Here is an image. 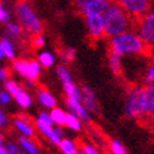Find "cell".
Wrapping results in <instances>:
<instances>
[{
	"mask_svg": "<svg viewBox=\"0 0 154 154\" xmlns=\"http://www.w3.org/2000/svg\"><path fill=\"white\" fill-rule=\"evenodd\" d=\"M50 117L54 123H57L58 125H65L66 123V113L64 110L59 109V108H54L50 113Z\"/></svg>",
	"mask_w": 154,
	"mask_h": 154,
	"instance_id": "14",
	"label": "cell"
},
{
	"mask_svg": "<svg viewBox=\"0 0 154 154\" xmlns=\"http://www.w3.org/2000/svg\"><path fill=\"white\" fill-rule=\"evenodd\" d=\"M109 66L114 74H120L122 65H120V55L117 53L112 51L109 55Z\"/></svg>",
	"mask_w": 154,
	"mask_h": 154,
	"instance_id": "15",
	"label": "cell"
},
{
	"mask_svg": "<svg viewBox=\"0 0 154 154\" xmlns=\"http://www.w3.org/2000/svg\"><path fill=\"white\" fill-rule=\"evenodd\" d=\"M15 127H17V128L20 130V132H21L23 134H24V135H26V137H32V135L34 134L33 128L30 127L25 120H23L21 118L15 119Z\"/></svg>",
	"mask_w": 154,
	"mask_h": 154,
	"instance_id": "17",
	"label": "cell"
},
{
	"mask_svg": "<svg viewBox=\"0 0 154 154\" xmlns=\"http://www.w3.org/2000/svg\"><path fill=\"white\" fill-rule=\"evenodd\" d=\"M14 98H15V100L18 102V104L23 108H28V106H30V104H32V98H30V95L26 94L24 90H21L20 93H18Z\"/></svg>",
	"mask_w": 154,
	"mask_h": 154,
	"instance_id": "20",
	"label": "cell"
},
{
	"mask_svg": "<svg viewBox=\"0 0 154 154\" xmlns=\"http://www.w3.org/2000/svg\"><path fill=\"white\" fill-rule=\"evenodd\" d=\"M148 98L144 88H133L128 91L124 112L130 119H140L148 114Z\"/></svg>",
	"mask_w": 154,
	"mask_h": 154,
	"instance_id": "2",
	"label": "cell"
},
{
	"mask_svg": "<svg viewBox=\"0 0 154 154\" xmlns=\"http://www.w3.org/2000/svg\"><path fill=\"white\" fill-rule=\"evenodd\" d=\"M57 70H58V75H59L60 80H63V83H65V82H72L70 74H69V72L66 70L64 66H58Z\"/></svg>",
	"mask_w": 154,
	"mask_h": 154,
	"instance_id": "27",
	"label": "cell"
},
{
	"mask_svg": "<svg viewBox=\"0 0 154 154\" xmlns=\"http://www.w3.org/2000/svg\"><path fill=\"white\" fill-rule=\"evenodd\" d=\"M39 73H40V66L36 61H30L29 63V66H28V73H26V78L30 79L32 82H35L39 76Z\"/></svg>",
	"mask_w": 154,
	"mask_h": 154,
	"instance_id": "19",
	"label": "cell"
},
{
	"mask_svg": "<svg viewBox=\"0 0 154 154\" xmlns=\"http://www.w3.org/2000/svg\"><path fill=\"white\" fill-rule=\"evenodd\" d=\"M33 45H34V48H40L44 45V38L40 35V34H36L34 38H33Z\"/></svg>",
	"mask_w": 154,
	"mask_h": 154,
	"instance_id": "30",
	"label": "cell"
},
{
	"mask_svg": "<svg viewBox=\"0 0 154 154\" xmlns=\"http://www.w3.org/2000/svg\"><path fill=\"white\" fill-rule=\"evenodd\" d=\"M109 4H110L109 0H93V2L88 3L87 5H84L83 8H80V9L85 15H89V14H103Z\"/></svg>",
	"mask_w": 154,
	"mask_h": 154,
	"instance_id": "11",
	"label": "cell"
},
{
	"mask_svg": "<svg viewBox=\"0 0 154 154\" xmlns=\"http://www.w3.org/2000/svg\"><path fill=\"white\" fill-rule=\"evenodd\" d=\"M39 60H40V64H43L44 66L49 68V66H51L53 63H54V57L51 55L50 53L44 51V53H42L40 55H39Z\"/></svg>",
	"mask_w": 154,
	"mask_h": 154,
	"instance_id": "26",
	"label": "cell"
},
{
	"mask_svg": "<svg viewBox=\"0 0 154 154\" xmlns=\"http://www.w3.org/2000/svg\"><path fill=\"white\" fill-rule=\"evenodd\" d=\"M102 17L104 20V33L106 35H119L124 33L129 25L127 14L115 3H110L108 5L105 11L102 14Z\"/></svg>",
	"mask_w": 154,
	"mask_h": 154,
	"instance_id": "1",
	"label": "cell"
},
{
	"mask_svg": "<svg viewBox=\"0 0 154 154\" xmlns=\"http://www.w3.org/2000/svg\"><path fill=\"white\" fill-rule=\"evenodd\" d=\"M0 49L3 50L4 55H6L9 59H13L14 58V48L11 43L8 40V39H3L2 42H0Z\"/></svg>",
	"mask_w": 154,
	"mask_h": 154,
	"instance_id": "22",
	"label": "cell"
},
{
	"mask_svg": "<svg viewBox=\"0 0 154 154\" xmlns=\"http://www.w3.org/2000/svg\"><path fill=\"white\" fill-rule=\"evenodd\" d=\"M63 84H64V89H65L68 98H73V99H76V100L82 102V91H80V89H78L74 85L73 82H65Z\"/></svg>",
	"mask_w": 154,
	"mask_h": 154,
	"instance_id": "12",
	"label": "cell"
},
{
	"mask_svg": "<svg viewBox=\"0 0 154 154\" xmlns=\"http://www.w3.org/2000/svg\"><path fill=\"white\" fill-rule=\"evenodd\" d=\"M66 106L69 108V110H70L74 115H76L79 119H83L85 122H89L90 120V115L87 110V108L82 105L79 100H76V99H73V98H68L66 99Z\"/></svg>",
	"mask_w": 154,
	"mask_h": 154,
	"instance_id": "9",
	"label": "cell"
},
{
	"mask_svg": "<svg viewBox=\"0 0 154 154\" xmlns=\"http://www.w3.org/2000/svg\"><path fill=\"white\" fill-rule=\"evenodd\" d=\"M19 144L21 145V148L24 150H26L29 154H39L36 145L33 142H30L28 138H25V137H20L19 138Z\"/></svg>",
	"mask_w": 154,
	"mask_h": 154,
	"instance_id": "18",
	"label": "cell"
},
{
	"mask_svg": "<svg viewBox=\"0 0 154 154\" xmlns=\"http://www.w3.org/2000/svg\"><path fill=\"white\" fill-rule=\"evenodd\" d=\"M145 42L139 35L133 33H122L115 35L112 42V51L119 55H129V54H140L145 48Z\"/></svg>",
	"mask_w": 154,
	"mask_h": 154,
	"instance_id": "3",
	"label": "cell"
},
{
	"mask_svg": "<svg viewBox=\"0 0 154 154\" xmlns=\"http://www.w3.org/2000/svg\"><path fill=\"white\" fill-rule=\"evenodd\" d=\"M5 88H6V90L9 91L11 95H14V97L23 90L19 84H18V83H15V82H13V80H6V83H5Z\"/></svg>",
	"mask_w": 154,
	"mask_h": 154,
	"instance_id": "25",
	"label": "cell"
},
{
	"mask_svg": "<svg viewBox=\"0 0 154 154\" xmlns=\"http://www.w3.org/2000/svg\"><path fill=\"white\" fill-rule=\"evenodd\" d=\"M0 20L2 21H8L9 20V13L4 9L2 5H0Z\"/></svg>",
	"mask_w": 154,
	"mask_h": 154,
	"instance_id": "35",
	"label": "cell"
},
{
	"mask_svg": "<svg viewBox=\"0 0 154 154\" xmlns=\"http://www.w3.org/2000/svg\"><path fill=\"white\" fill-rule=\"evenodd\" d=\"M3 142H4V137L0 134V145H3Z\"/></svg>",
	"mask_w": 154,
	"mask_h": 154,
	"instance_id": "42",
	"label": "cell"
},
{
	"mask_svg": "<svg viewBox=\"0 0 154 154\" xmlns=\"http://www.w3.org/2000/svg\"><path fill=\"white\" fill-rule=\"evenodd\" d=\"M0 119H2L3 122H5V123H6V118H5V115L2 113V110H0Z\"/></svg>",
	"mask_w": 154,
	"mask_h": 154,
	"instance_id": "41",
	"label": "cell"
},
{
	"mask_svg": "<svg viewBox=\"0 0 154 154\" xmlns=\"http://www.w3.org/2000/svg\"><path fill=\"white\" fill-rule=\"evenodd\" d=\"M3 57H4V53H3V50H2V49H0V59H2Z\"/></svg>",
	"mask_w": 154,
	"mask_h": 154,
	"instance_id": "43",
	"label": "cell"
},
{
	"mask_svg": "<svg viewBox=\"0 0 154 154\" xmlns=\"http://www.w3.org/2000/svg\"><path fill=\"white\" fill-rule=\"evenodd\" d=\"M148 114H150L154 118V98L149 100V108H148Z\"/></svg>",
	"mask_w": 154,
	"mask_h": 154,
	"instance_id": "37",
	"label": "cell"
},
{
	"mask_svg": "<svg viewBox=\"0 0 154 154\" xmlns=\"http://www.w3.org/2000/svg\"><path fill=\"white\" fill-rule=\"evenodd\" d=\"M153 43H154V39H153Z\"/></svg>",
	"mask_w": 154,
	"mask_h": 154,
	"instance_id": "46",
	"label": "cell"
},
{
	"mask_svg": "<svg viewBox=\"0 0 154 154\" xmlns=\"http://www.w3.org/2000/svg\"><path fill=\"white\" fill-rule=\"evenodd\" d=\"M0 154H10L9 150H8L6 147H4V145H0Z\"/></svg>",
	"mask_w": 154,
	"mask_h": 154,
	"instance_id": "40",
	"label": "cell"
},
{
	"mask_svg": "<svg viewBox=\"0 0 154 154\" xmlns=\"http://www.w3.org/2000/svg\"><path fill=\"white\" fill-rule=\"evenodd\" d=\"M83 153L84 154H100L95 147H93V145H90V144L83 145Z\"/></svg>",
	"mask_w": 154,
	"mask_h": 154,
	"instance_id": "31",
	"label": "cell"
},
{
	"mask_svg": "<svg viewBox=\"0 0 154 154\" xmlns=\"http://www.w3.org/2000/svg\"><path fill=\"white\" fill-rule=\"evenodd\" d=\"M139 36L145 42L150 43L154 39V13L144 15L139 24Z\"/></svg>",
	"mask_w": 154,
	"mask_h": 154,
	"instance_id": "6",
	"label": "cell"
},
{
	"mask_svg": "<svg viewBox=\"0 0 154 154\" xmlns=\"http://www.w3.org/2000/svg\"><path fill=\"white\" fill-rule=\"evenodd\" d=\"M110 152L113 154H127V149L119 140H112L110 142Z\"/></svg>",
	"mask_w": 154,
	"mask_h": 154,
	"instance_id": "23",
	"label": "cell"
},
{
	"mask_svg": "<svg viewBox=\"0 0 154 154\" xmlns=\"http://www.w3.org/2000/svg\"><path fill=\"white\" fill-rule=\"evenodd\" d=\"M87 24L89 28V33L93 38H99L104 34V20L102 14L87 15Z\"/></svg>",
	"mask_w": 154,
	"mask_h": 154,
	"instance_id": "7",
	"label": "cell"
},
{
	"mask_svg": "<svg viewBox=\"0 0 154 154\" xmlns=\"http://www.w3.org/2000/svg\"><path fill=\"white\" fill-rule=\"evenodd\" d=\"M145 83L148 84H152V83H154V65L153 66H150L148 70H147V75H145Z\"/></svg>",
	"mask_w": 154,
	"mask_h": 154,
	"instance_id": "32",
	"label": "cell"
},
{
	"mask_svg": "<svg viewBox=\"0 0 154 154\" xmlns=\"http://www.w3.org/2000/svg\"><path fill=\"white\" fill-rule=\"evenodd\" d=\"M3 124H5V122H3V120H2V119H0V127H2V125H3Z\"/></svg>",
	"mask_w": 154,
	"mask_h": 154,
	"instance_id": "44",
	"label": "cell"
},
{
	"mask_svg": "<svg viewBox=\"0 0 154 154\" xmlns=\"http://www.w3.org/2000/svg\"><path fill=\"white\" fill-rule=\"evenodd\" d=\"M76 154H84L83 152H78V153H76Z\"/></svg>",
	"mask_w": 154,
	"mask_h": 154,
	"instance_id": "45",
	"label": "cell"
},
{
	"mask_svg": "<svg viewBox=\"0 0 154 154\" xmlns=\"http://www.w3.org/2000/svg\"><path fill=\"white\" fill-rule=\"evenodd\" d=\"M74 57H75V50H74L73 48H69V49L66 50V53H65V54H63V58H64V60H65V61L73 60V59H74Z\"/></svg>",
	"mask_w": 154,
	"mask_h": 154,
	"instance_id": "34",
	"label": "cell"
},
{
	"mask_svg": "<svg viewBox=\"0 0 154 154\" xmlns=\"http://www.w3.org/2000/svg\"><path fill=\"white\" fill-rule=\"evenodd\" d=\"M8 30H9V33L13 34V35H19V34H20V28H19L18 25L13 24V23L8 24Z\"/></svg>",
	"mask_w": 154,
	"mask_h": 154,
	"instance_id": "33",
	"label": "cell"
},
{
	"mask_svg": "<svg viewBox=\"0 0 154 154\" xmlns=\"http://www.w3.org/2000/svg\"><path fill=\"white\" fill-rule=\"evenodd\" d=\"M36 125L42 130V133L47 135L50 142L54 143L55 145H59L61 142V135H63V130L60 128H53V125H48L45 123L40 122V120H36Z\"/></svg>",
	"mask_w": 154,
	"mask_h": 154,
	"instance_id": "8",
	"label": "cell"
},
{
	"mask_svg": "<svg viewBox=\"0 0 154 154\" xmlns=\"http://www.w3.org/2000/svg\"><path fill=\"white\" fill-rule=\"evenodd\" d=\"M6 148H8V150H9V153L10 154H24L21 150H20V148L18 147L15 143H13V142H9L6 144Z\"/></svg>",
	"mask_w": 154,
	"mask_h": 154,
	"instance_id": "29",
	"label": "cell"
},
{
	"mask_svg": "<svg viewBox=\"0 0 154 154\" xmlns=\"http://www.w3.org/2000/svg\"><path fill=\"white\" fill-rule=\"evenodd\" d=\"M82 100L84 103V106L87 108V110L90 112H98V102L94 91L89 87H83L82 88Z\"/></svg>",
	"mask_w": 154,
	"mask_h": 154,
	"instance_id": "10",
	"label": "cell"
},
{
	"mask_svg": "<svg viewBox=\"0 0 154 154\" xmlns=\"http://www.w3.org/2000/svg\"><path fill=\"white\" fill-rule=\"evenodd\" d=\"M123 10L133 15H143L149 9V0H117Z\"/></svg>",
	"mask_w": 154,
	"mask_h": 154,
	"instance_id": "5",
	"label": "cell"
},
{
	"mask_svg": "<svg viewBox=\"0 0 154 154\" xmlns=\"http://www.w3.org/2000/svg\"><path fill=\"white\" fill-rule=\"evenodd\" d=\"M59 147H60L61 152H63V154H76L78 153L75 143L69 139H61Z\"/></svg>",
	"mask_w": 154,
	"mask_h": 154,
	"instance_id": "16",
	"label": "cell"
},
{
	"mask_svg": "<svg viewBox=\"0 0 154 154\" xmlns=\"http://www.w3.org/2000/svg\"><path fill=\"white\" fill-rule=\"evenodd\" d=\"M28 66H29V61H26V60H17V61H14L15 70H18L23 76H26Z\"/></svg>",
	"mask_w": 154,
	"mask_h": 154,
	"instance_id": "24",
	"label": "cell"
},
{
	"mask_svg": "<svg viewBox=\"0 0 154 154\" xmlns=\"http://www.w3.org/2000/svg\"><path fill=\"white\" fill-rule=\"evenodd\" d=\"M38 120H40V122L45 123V124H48V125H53V123H54L51 117H50V114L45 113V112H42L39 114V118H38Z\"/></svg>",
	"mask_w": 154,
	"mask_h": 154,
	"instance_id": "28",
	"label": "cell"
},
{
	"mask_svg": "<svg viewBox=\"0 0 154 154\" xmlns=\"http://www.w3.org/2000/svg\"><path fill=\"white\" fill-rule=\"evenodd\" d=\"M6 70L5 69H3V68H0V80H3V79H5L6 78Z\"/></svg>",
	"mask_w": 154,
	"mask_h": 154,
	"instance_id": "39",
	"label": "cell"
},
{
	"mask_svg": "<svg viewBox=\"0 0 154 154\" xmlns=\"http://www.w3.org/2000/svg\"><path fill=\"white\" fill-rule=\"evenodd\" d=\"M17 17L21 23V25L29 32L35 34H39L42 32L40 20L36 18V15L30 9L29 4L24 0H21L17 4Z\"/></svg>",
	"mask_w": 154,
	"mask_h": 154,
	"instance_id": "4",
	"label": "cell"
},
{
	"mask_svg": "<svg viewBox=\"0 0 154 154\" xmlns=\"http://www.w3.org/2000/svg\"><path fill=\"white\" fill-rule=\"evenodd\" d=\"M65 125H66L68 128L73 129V130H79V129L82 128L79 118L76 117V115H74L73 113L66 114V123H65Z\"/></svg>",
	"mask_w": 154,
	"mask_h": 154,
	"instance_id": "21",
	"label": "cell"
},
{
	"mask_svg": "<svg viewBox=\"0 0 154 154\" xmlns=\"http://www.w3.org/2000/svg\"><path fill=\"white\" fill-rule=\"evenodd\" d=\"M9 100H10V94L5 93V91H0V102L3 104H6Z\"/></svg>",
	"mask_w": 154,
	"mask_h": 154,
	"instance_id": "36",
	"label": "cell"
},
{
	"mask_svg": "<svg viewBox=\"0 0 154 154\" xmlns=\"http://www.w3.org/2000/svg\"><path fill=\"white\" fill-rule=\"evenodd\" d=\"M38 98H39V102L44 105V106H48V108H54L57 104V100L50 93L45 90H39L38 93Z\"/></svg>",
	"mask_w": 154,
	"mask_h": 154,
	"instance_id": "13",
	"label": "cell"
},
{
	"mask_svg": "<svg viewBox=\"0 0 154 154\" xmlns=\"http://www.w3.org/2000/svg\"><path fill=\"white\" fill-rule=\"evenodd\" d=\"M90 2H93V0H75L76 5H79L80 8H83L84 5H87V4H88V3H90Z\"/></svg>",
	"mask_w": 154,
	"mask_h": 154,
	"instance_id": "38",
	"label": "cell"
}]
</instances>
